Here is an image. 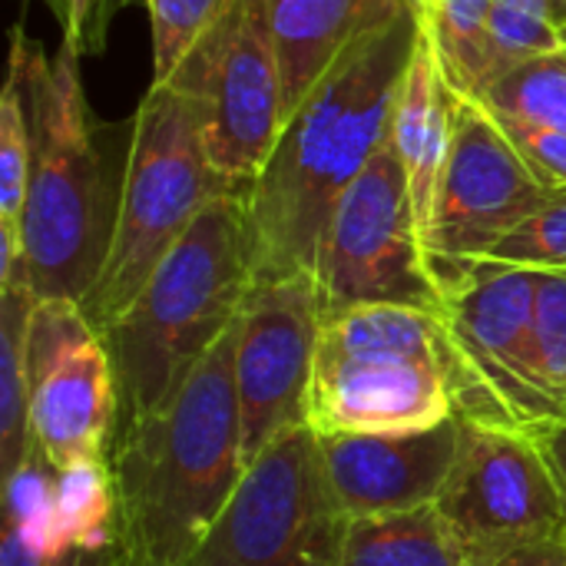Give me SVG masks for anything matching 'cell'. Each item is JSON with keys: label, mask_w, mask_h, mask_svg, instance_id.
<instances>
[{"label": "cell", "mask_w": 566, "mask_h": 566, "mask_svg": "<svg viewBox=\"0 0 566 566\" xmlns=\"http://www.w3.org/2000/svg\"><path fill=\"white\" fill-rule=\"evenodd\" d=\"M418 36L421 7L361 33L282 123L245 192L252 285L315 269L335 202L391 133Z\"/></svg>", "instance_id": "6da1fadb"}, {"label": "cell", "mask_w": 566, "mask_h": 566, "mask_svg": "<svg viewBox=\"0 0 566 566\" xmlns=\"http://www.w3.org/2000/svg\"><path fill=\"white\" fill-rule=\"evenodd\" d=\"M235 338L239 318L163 408L116 428V531L133 566L186 564L245 474Z\"/></svg>", "instance_id": "7a4b0ae2"}, {"label": "cell", "mask_w": 566, "mask_h": 566, "mask_svg": "<svg viewBox=\"0 0 566 566\" xmlns=\"http://www.w3.org/2000/svg\"><path fill=\"white\" fill-rule=\"evenodd\" d=\"M451 418L497 424L441 312L355 305L322 315L308 388L315 434L421 431Z\"/></svg>", "instance_id": "3957f363"}, {"label": "cell", "mask_w": 566, "mask_h": 566, "mask_svg": "<svg viewBox=\"0 0 566 566\" xmlns=\"http://www.w3.org/2000/svg\"><path fill=\"white\" fill-rule=\"evenodd\" d=\"M245 192L216 196L156 265L136 302L103 332L116 371L119 424L163 408L235 325L252 289Z\"/></svg>", "instance_id": "277c9868"}, {"label": "cell", "mask_w": 566, "mask_h": 566, "mask_svg": "<svg viewBox=\"0 0 566 566\" xmlns=\"http://www.w3.org/2000/svg\"><path fill=\"white\" fill-rule=\"evenodd\" d=\"M10 56L23 70L33 163L20 216L23 272L36 298L86 302L106 252L113 219H106L103 159L93 139L80 53L63 40L46 60L23 27H13Z\"/></svg>", "instance_id": "5b68a950"}, {"label": "cell", "mask_w": 566, "mask_h": 566, "mask_svg": "<svg viewBox=\"0 0 566 566\" xmlns=\"http://www.w3.org/2000/svg\"><path fill=\"white\" fill-rule=\"evenodd\" d=\"M229 189L239 186L226 182L212 166L192 99L172 80L153 83L133 119L109 252L93 292L80 305L99 335L136 302L146 279L199 212Z\"/></svg>", "instance_id": "8992f818"}, {"label": "cell", "mask_w": 566, "mask_h": 566, "mask_svg": "<svg viewBox=\"0 0 566 566\" xmlns=\"http://www.w3.org/2000/svg\"><path fill=\"white\" fill-rule=\"evenodd\" d=\"M312 275L322 315L355 305L441 312V289L391 133L335 202Z\"/></svg>", "instance_id": "52a82bcc"}, {"label": "cell", "mask_w": 566, "mask_h": 566, "mask_svg": "<svg viewBox=\"0 0 566 566\" xmlns=\"http://www.w3.org/2000/svg\"><path fill=\"white\" fill-rule=\"evenodd\" d=\"M348 517L338 511L318 451L302 424L269 444L182 566H345Z\"/></svg>", "instance_id": "ba28073f"}, {"label": "cell", "mask_w": 566, "mask_h": 566, "mask_svg": "<svg viewBox=\"0 0 566 566\" xmlns=\"http://www.w3.org/2000/svg\"><path fill=\"white\" fill-rule=\"evenodd\" d=\"M169 80L192 99L219 176L249 189L282 129L272 0H226Z\"/></svg>", "instance_id": "9c48e42d"}, {"label": "cell", "mask_w": 566, "mask_h": 566, "mask_svg": "<svg viewBox=\"0 0 566 566\" xmlns=\"http://www.w3.org/2000/svg\"><path fill=\"white\" fill-rule=\"evenodd\" d=\"M474 566L566 537V488L534 431L461 418L454 468L434 501Z\"/></svg>", "instance_id": "30bf717a"}, {"label": "cell", "mask_w": 566, "mask_h": 566, "mask_svg": "<svg viewBox=\"0 0 566 566\" xmlns=\"http://www.w3.org/2000/svg\"><path fill=\"white\" fill-rule=\"evenodd\" d=\"M441 315L501 428L537 431L566 418L537 355V272L488 259L431 265Z\"/></svg>", "instance_id": "8fae6325"}, {"label": "cell", "mask_w": 566, "mask_h": 566, "mask_svg": "<svg viewBox=\"0 0 566 566\" xmlns=\"http://www.w3.org/2000/svg\"><path fill=\"white\" fill-rule=\"evenodd\" d=\"M119 391L109 348L80 302L40 298L30 318V441L60 474L109 461Z\"/></svg>", "instance_id": "7c38bea8"}, {"label": "cell", "mask_w": 566, "mask_h": 566, "mask_svg": "<svg viewBox=\"0 0 566 566\" xmlns=\"http://www.w3.org/2000/svg\"><path fill=\"white\" fill-rule=\"evenodd\" d=\"M557 192L560 189L534 172L481 99L458 96L451 149L438 182L431 226L424 232L428 262L438 265L488 255Z\"/></svg>", "instance_id": "4fadbf2b"}, {"label": "cell", "mask_w": 566, "mask_h": 566, "mask_svg": "<svg viewBox=\"0 0 566 566\" xmlns=\"http://www.w3.org/2000/svg\"><path fill=\"white\" fill-rule=\"evenodd\" d=\"M322 302L315 275L255 282L239 312L235 395L245 468L282 434L308 424Z\"/></svg>", "instance_id": "5bb4252c"}, {"label": "cell", "mask_w": 566, "mask_h": 566, "mask_svg": "<svg viewBox=\"0 0 566 566\" xmlns=\"http://www.w3.org/2000/svg\"><path fill=\"white\" fill-rule=\"evenodd\" d=\"M461 444V418L421 431L318 434L322 468L348 521L421 511L438 501Z\"/></svg>", "instance_id": "9a60e30c"}, {"label": "cell", "mask_w": 566, "mask_h": 566, "mask_svg": "<svg viewBox=\"0 0 566 566\" xmlns=\"http://www.w3.org/2000/svg\"><path fill=\"white\" fill-rule=\"evenodd\" d=\"M415 0H272V33L282 70V123L302 106L332 63L368 30Z\"/></svg>", "instance_id": "2e32d148"}, {"label": "cell", "mask_w": 566, "mask_h": 566, "mask_svg": "<svg viewBox=\"0 0 566 566\" xmlns=\"http://www.w3.org/2000/svg\"><path fill=\"white\" fill-rule=\"evenodd\" d=\"M458 96L461 93H454V86L448 83V76L434 56V46L424 33V23H421V36L415 43L408 73H405V83L398 93L395 119H391L395 149H398V159H401L408 186H411L421 235L431 226L438 182H441V172L448 163Z\"/></svg>", "instance_id": "e0dca14e"}, {"label": "cell", "mask_w": 566, "mask_h": 566, "mask_svg": "<svg viewBox=\"0 0 566 566\" xmlns=\"http://www.w3.org/2000/svg\"><path fill=\"white\" fill-rule=\"evenodd\" d=\"M30 282L0 289V471L10 481L33 454L30 441V318L36 308Z\"/></svg>", "instance_id": "ac0fdd59"}, {"label": "cell", "mask_w": 566, "mask_h": 566, "mask_svg": "<svg viewBox=\"0 0 566 566\" xmlns=\"http://www.w3.org/2000/svg\"><path fill=\"white\" fill-rule=\"evenodd\" d=\"M345 566H474L434 504L348 521Z\"/></svg>", "instance_id": "d6986e66"}, {"label": "cell", "mask_w": 566, "mask_h": 566, "mask_svg": "<svg viewBox=\"0 0 566 566\" xmlns=\"http://www.w3.org/2000/svg\"><path fill=\"white\" fill-rule=\"evenodd\" d=\"M474 99L501 123L566 133V46L504 70Z\"/></svg>", "instance_id": "ffe728a7"}, {"label": "cell", "mask_w": 566, "mask_h": 566, "mask_svg": "<svg viewBox=\"0 0 566 566\" xmlns=\"http://www.w3.org/2000/svg\"><path fill=\"white\" fill-rule=\"evenodd\" d=\"M494 0H424L421 23L434 56L461 96H478L488 76V33Z\"/></svg>", "instance_id": "44dd1931"}, {"label": "cell", "mask_w": 566, "mask_h": 566, "mask_svg": "<svg viewBox=\"0 0 566 566\" xmlns=\"http://www.w3.org/2000/svg\"><path fill=\"white\" fill-rule=\"evenodd\" d=\"M564 27L557 20V0H494L488 33V76L484 86L504 70L564 50ZM481 86V90H484Z\"/></svg>", "instance_id": "7402d4cb"}, {"label": "cell", "mask_w": 566, "mask_h": 566, "mask_svg": "<svg viewBox=\"0 0 566 566\" xmlns=\"http://www.w3.org/2000/svg\"><path fill=\"white\" fill-rule=\"evenodd\" d=\"M30 163H33V133L27 113L23 70L10 56L7 83L0 93V219L20 222L27 202Z\"/></svg>", "instance_id": "603a6c76"}, {"label": "cell", "mask_w": 566, "mask_h": 566, "mask_svg": "<svg viewBox=\"0 0 566 566\" xmlns=\"http://www.w3.org/2000/svg\"><path fill=\"white\" fill-rule=\"evenodd\" d=\"M481 259L534 272H566V189Z\"/></svg>", "instance_id": "cb8c5ba5"}, {"label": "cell", "mask_w": 566, "mask_h": 566, "mask_svg": "<svg viewBox=\"0 0 566 566\" xmlns=\"http://www.w3.org/2000/svg\"><path fill=\"white\" fill-rule=\"evenodd\" d=\"M153 20V83H166L226 0H146Z\"/></svg>", "instance_id": "d4e9b609"}, {"label": "cell", "mask_w": 566, "mask_h": 566, "mask_svg": "<svg viewBox=\"0 0 566 566\" xmlns=\"http://www.w3.org/2000/svg\"><path fill=\"white\" fill-rule=\"evenodd\" d=\"M537 355L551 395L566 411V272H537Z\"/></svg>", "instance_id": "484cf974"}, {"label": "cell", "mask_w": 566, "mask_h": 566, "mask_svg": "<svg viewBox=\"0 0 566 566\" xmlns=\"http://www.w3.org/2000/svg\"><path fill=\"white\" fill-rule=\"evenodd\" d=\"M501 126L507 129V136L517 143V149L524 153V159L534 166V172L547 186L566 189V133L534 129V126H521V123H501Z\"/></svg>", "instance_id": "4316f807"}, {"label": "cell", "mask_w": 566, "mask_h": 566, "mask_svg": "<svg viewBox=\"0 0 566 566\" xmlns=\"http://www.w3.org/2000/svg\"><path fill=\"white\" fill-rule=\"evenodd\" d=\"M123 7H126V0H66V33H63V40L80 56L99 53L106 46L109 23Z\"/></svg>", "instance_id": "83f0119b"}, {"label": "cell", "mask_w": 566, "mask_h": 566, "mask_svg": "<svg viewBox=\"0 0 566 566\" xmlns=\"http://www.w3.org/2000/svg\"><path fill=\"white\" fill-rule=\"evenodd\" d=\"M46 566H133L123 541H119V531L109 527V531H99V534H90V537H73L66 541Z\"/></svg>", "instance_id": "f1b7e54d"}, {"label": "cell", "mask_w": 566, "mask_h": 566, "mask_svg": "<svg viewBox=\"0 0 566 566\" xmlns=\"http://www.w3.org/2000/svg\"><path fill=\"white\" fill-rule=\"evenodd\" d=\"M534 438L541 441L544 454L551 458L554 471L560 474V481H564V488H566V418H557V421H551V424L537 428V431H534Z\"/></svg>", "instance_id": "f546056e"}, {"label": "cell", "mask_w": 566, "mask_h": 566, "mask_svg": "<svg viewBox=\"0 0 566 566\" xmlns=\"http://www.w3.org/2000/svg\"><path fill=\"white\" fill-rule=\"evenodd\" d=\"M501 566H566V537L564 541L541 544V547H531V551L504 560Z\"/></svg>", "instance_id": "4dcf8cb0"}, {"label": "cell", "mask_w": 566, "mask_h": 566, "mask_svg": "<svg viewBox=\"0 0 566 566\" xmlns=\"http://www.w3.org/2000/svg\"><path fill=\"white\" fill-rule=\"evenodd\" d=\"M557 20L560 27H566V0H557Z\"/></svg>", "instance_id": "1f68e13d"}, {"label": "cell", "mask_w": 566, "mask_h": 566, "mask_svg": "<svg viewBox=\"0 0 566 566\" xmlns=\"http://www.w3.org/2000/svg\"><path fill=\"white\" fill-rule=\"evenodd\" d=\"M415 3H418V7H424V0H415Z\"/></svg>", "instance_id": "d6a6232c"}, {"label": "cell", "mask_w": 566, "mask_h": 566, "mask_svg": "<svg viewBox=\"0 0 566 566\" xmlns=\"http://www.w3.org/2000/svg\"><path fill=\"white\" fill-rule=\"evenodd\" d=\"M564 43H566V27H564Z\"/></svg>", "instance_id": "836d02e7"}]
</instances>
